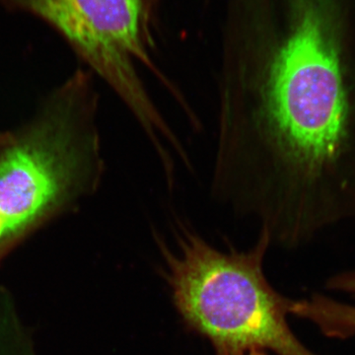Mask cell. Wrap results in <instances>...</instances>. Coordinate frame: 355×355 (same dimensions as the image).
<instances>
[{
  "instance_id": "obj_6",
  "label": "cell",
  "mask_w": 355,
  "mask_h": 355,
  "mask_svg": "<svg viewBox=\"0 0 355 355\" xmlns=\"http://www.w3.org/2000/svg\"><path fill=\"white\" fill-rule=\"evenodd\" d=\"M7 237H10L8 234V231H7L6 224H4L3 220H2L1 217H0V242L2 240L6 239Z\"/></svg>"
},
{
  "instance_id": "obj_5",
  "label": "cell",
  "mask_w": 355,
  "mask_h": 355,
  "mask_svg": "<svg viewBox=\"0 0 355 355\" xmlns=\"http://www.w3.org/2000/svg\"><path fill=\"white\" fill-rule=\"evenodd\" d=\"M338 287L345 293L355 294V270H347L340 275ZM335 326L336 331L343 338L355 336V305L340 303L335 311Z\"/></svg>"
},
{
  "instance_id": "obj_4",
  "label": "cell",
  "mask_w": 355,
  "mask_h": 355,
  "mask_svg": "<svg viewBox=\"0 0 355 355\" xmlns=\"http://www.w3.org/2000/svg\"><path fill=\"white\" fill-rule=\"evenodd\" d=\"M12 11L32 14L60 33L84 62L109 84L132 112L157 155L180 140L135 69L144 64L158 76L149 55L144 0H0Z\"/></svg>"
},
{
  "instance_id": "obj_8",
  "label": "cell",
  "mask_w": 355,
  "mask_h": 355,
  "mask_svg": "<svg viewBox=\"0 0 355 355\" xmlns=\"http://www.w3.org/2000/svg\"><path fill=\"white\" fill-rule=\"evenodd\" d=\"M244 355H266V352H263V350H251V352H247Z\"/></svg>"
},
{
  "instance_id": "obj_1",
  "label": "cell",
  "mask_w": 355,
  "mask_h": 355,
  "mask_svg": "<svg viewBox=\"0 0 355 355\" xmlns=\"http://www.w3.org/2000/svg\"><path fill=\"white\" fill-rule=\"evenodd\" d=\"M211 175L272 244L355 220V0H231Z\"/></svg>"
},
{
  "instance_id": "obj_3",
  "label": "cell",
  "mask_w": 355,
  "mask_h": 355,
  "mask_svg": "<svg viewBox=\"0 0 355 355\" xmlns=\"http://www.w3.org/2000/svg\"><path fill=\"white\" fill-rule=\"evenodd\" d=\"M90 77L78 72L0 148V217L9 236L95 190L103 171Z\"/></svg>"
},
{
  "instance_id": "obj_7",
  "label": "cell",
  "mask_w": 355,
  "mask_h": 355,
  "mask_svg": "<svg viewBox=\"0 0 355 355\" xmlns=\"http://www.w3.org/2000/svg\"><path fill=\"white\" fill-rule=\"evenodd\" d=\"M10 135H6V133H0V148L8 141Z\"/></svg>"
},
{
  "instance_id": "obj_2",
  "label": "cell",
  "mask_w": 355,
  "mask_h": 355,
  "mask_svg": "<svg viewBox=\"0 0 355 355\" xmlns=\"http://www.w3.org/2000/svg\"><path fill=\"white\" fill-rule=\"evenodd\" d=\"M272 245L265 231L249 251L222 252L183 228L172 252L163 248L166 280L184 323L209 340L217 355L270 350L317 355L289 328L292 300L280 295L263 270Z\"/></svg>"
}]
</instances>
